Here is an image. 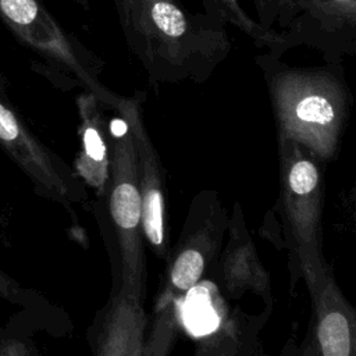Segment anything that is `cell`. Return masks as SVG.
Returning <instances> with one entry per match:
<instances>
[{
	"label": "cell",
	"instance_id": "d6986e66",
	"mask_svg": "<svg viewBox=\"0 0 356 356\" xmlns=\"http://www.w3.org/2000/svg\"><path fill=\"white\" fill-rule=\"evenodd\" d=\"M75 4H78L82 10L88 11L90 8V0H72Z\"/></svg>",
	"mask_w": 356,
	"mask_h": 356
},
{
	"label": "cell",
	"instance_id": "3957f363",
	"mask_svg": "<svg viewBox=\"0 0 356 356\" xmlns=\"http://www.w3.org/2000/svg\"><path fill=\"white\" fill-rule=\"evenodd\" d=\"M0 21L38 57V71L61 88L82 86L111 107L117 93L103 85V60L67 31L42 0H0Z\"/></svg>",
	"mask_w": 356,
	"mask_h": 356
},
{
	"label": "cell",
	"instance_id": "7a4b0ae2",
	"mask_svg": "<svg viewBox=\"0 0 356 356\" xmlns=\"http://www.w3.org/2000/svg\"><path fill=\"white\" fill-rule=\"evenodd\" d=\"M277 127V139L293 142L323 163L338 154L352 106L342 63L293 67L268 51L256 57Z\"/></svg>",
	"mask_w": 356,
	"mask_h": 356
},
{
	"label": "cell",
	"instance_id": "4fadbf2b",
	"mask_svg": "<svg viewBox=\"0 0 356 356\" xmlns=\"http://www.w3.org/2000/svg\"><path fill=\"white\" fill-rule=\"evenodd\" d=\"M79 115V142L81 147L75 159L74 171L97 196L103 197L110 175V127L104 117L99 97L83 89L76 97Z\"/></svg>",
	"mask_w": 356,
	"mask_h": 356
},
{
	"label": "cell",
	"instance_id": "8fae6325",
	"mask_svg": "<svg viewBox=\"0 0 356 356\" xmlns=\"http://www.w3.org/2000/svg\"><path fill=\"white\" fill-rule=\"evenodd\" d=\"M313 302L312 332L303 355L353 356L356 353V312L338 286L332 268L306 284Z\"/></svg>",
	"mask_w": 356,
	"mask_h": 356
},
{
	"label": "cell",
	"instance_id": "8992f818",
	"mask_svg": "<svg viewBox=\"0 0 356 356\" xmlns=\"http://www.w3.org/2000/svg\"><path fill=\"white\" fill-rule=\"evenodd\" d=\"M228 218L217 191L203 189L193 196L177 243L165 259L163 286L153 310L179 302L213 270L225 239Z\"/></svg>",
	"mask_w": 356,
	"mask_h": 356
},
{
	"label": "cell",
	"instance_id": "6da1fadb",
	"mask_svg": "<svg viewBox=\"0 0 356 356\" xmlns=\"http://www.w3.org/2000/svg\"><path fill=\"white\" fill-rule=\"evenodd\" d=\"M129 51L153 88L207 81L228 57L227 22L211 13L186 11L178 0H113Z\"/></svg>",
	"mask_w": 356,
	"mask_h": 356
},
{
	"label": "cell",
	"instance_id": "52a82bcc",
	"mask_svg": "<svg viewBox=\"0 0 356 356\" xmlns=\"http://www.w3.org/2000/svg\"><path fill=\"white\" fill-rule=\"evenodd\" d=\"M0 150L31 181L38 196L74 214L75 204L89 199L85 184L57 153L29 128L10 96L8 79L0 67Z\"/></svg>",
	"mask_w": 356,
	"mask_h": 356
},
{
	"label": "cell",
	"instance_id": "9c48e42d",
	"mask_svg": "<svg viewBox=\"0 0 356 356\" xmlns=\"http://www.w3.org/2000/svg\"><path fill=\"white\" fill-rule=\"evenodd\" d=\"M143 99L142 92L132 96L115 95L110 108L118 111L128 121L132 132L142 202L143 241L157 259L165 261L170 252L167 191L163 165L146 128Z\"/></svg>",
	"mask_w": 356,
	"mask_h": 356
},
{
	"label": "cell",
	"instance_id": "ac0fdd59",
	"mask_svg": "<svg viewBox=\"0 0 356 356\" xmlns=\"http://www.w3.org/2000/svg\"><path fill=\"white\" fill-rule=\"evenodd\" d=\"M257 13V22L261 28L271 31L277 17L278 0H253Z\"/></svg>",
	"mask_w": 356,
	"mask_h": 356
},
{
	"label": "cell",
	"instance_id": "5b68a950",
	"mask_svg": "<svg viewBox=\"0 0 356 356\" xmlns=\"http://www.w3.org/2000/svg\"><path fill=\"white\" fill-rule=\"evenodd\" d=\"M280 209L291 264L298 267L305 284H310L331 267L321 246L324 168L302 146L278 140Z\"/></svg>",
	"mask_w": 356,
	"mask_h": 356
},
{
	"label": "cell",
	"instance_id": "2e32d148",
	"mask_svg": "<svg viewBox=\"0 0 356 356\" xmlns=\"http://www.w3.org/2000/svg\"><path fill=\"white\" fill-rule=\"evenodd\" d=\"M43 328L31 313L19 310L0 328V356H31L38 349L31 338L32 330Z\"/></svg>",
	"mask_w": 356,
	"mask_h": 356
},
{
	"label": "cell",
	"instance_id": "30bf717a",
	"mask_svg": "<svg viewBox=\"0 0 356 356\" xmlns=\"http://www.w3.org/2000/svg\"><path fill=\"white\" fill-rule=\"evenodd\" d=\"M225 243L211 270L227 299H239L252 292L263 299L266 310L273 307V288L268 270L261 263L248 229L239 202L234 203L228 218Z\"/></svg>",
	"mask_w": 356,
	"mask_h": 356
},
{
	"label": "cell",
	"instance_id": "277c9868",
	"mask_svg": "<svg viewBox=\"0 0 356 356\" xmlns=\"http://www.w3.org/2000/svg\"><path fill=\"white\" fill-rule=\"evenodd\" d=\"M115 113L117 117L108 121L110 175L103 196L107 200L113 245L111 257L117 271L113 291L124 292L145 303L147 273L136 154L129 124L118 111Z\"/></svg>",
	"mask_w": 356,
	"mask_h": 356
},
{
	"label": "cell",
	"instance_id": "e0dca14e",
	"mask_svg": "<svg viewBox=\"0 0 356 356\" xmlns=\"http://www.w3.org/2000/svg\"><path fill=\"white\" fill-rule=\"evenodd\" d=\"M178 302H170L160 309H154V321L149 337L145 339L142 356H161L170 352L177 331Z\"/></svg>",
	"mask_w": 356,
	"mask_h": 356
},
{
	"label": "cell",
	"instance_id": "5bb4252c",
	"mask_svg": "<svg viewBox=\"0 0 356 356\" xmlns=\"http://www.w3.org/2000/svg\"><path fill=\"white\" fill-rule=\"evenodd\" d=\"M0 299L14 305L22 310H26L35 316L44 328L50 330L53 324L58 323L57 310L53 307L46 298H43L38 291L24 286L17 278L0 268Z\"/></svg>",
	"mask_w": 356,
	"mask_h": 356
},
{
	"label": "cell",
	"instance_id": "ba28073f",
	"mask_svg": "<svg viewBox=\"0 0 356 356\" xmlns=\"http://www.w3.org/2000/svg\"><path fill=\"white\" fill-rule=\"evenodd\" d=\"M275 26L274 56L307 46L324 63H342L356 51V0H278Z\"/></svg>",
	"mask_w": 356,
	"mask_h": 356
},
{
	"label": "cell",
	"instance_id": "9a60e30c",
	"mask_svg": "<svg viewBox=\"0 0 356 356\" xmlns=\"http://www.w3.org/2000/svg\"><path fill=\"white\" fill-rule=\"evenodd\" d=\"M204 11L211 13L222 18L227 24L235 25L245 32L260 49L273 50L277 46L278 32L275 29L267 31L259 25V22L250 18L241 7L238 0H202Z\"/></svg>",
	"mask_w": 356,
	"mask_h": 356
},
{
	"label": "cell",
	"instance_id": "7c38bea8",
	"mask_svg": "<svg viewBox=\"0 0 356 356\" xmlns=\"http://www.w3.org/2000/svg\"><path fill=\"white\" fill-rule=\"evenodd\" d=\"M147 318L143 302L111 291L88 331L92 352L97 356H142Z\"/></svg>",
	"mask_w": 356,
	"mask_h": 356
}]
</instances>
